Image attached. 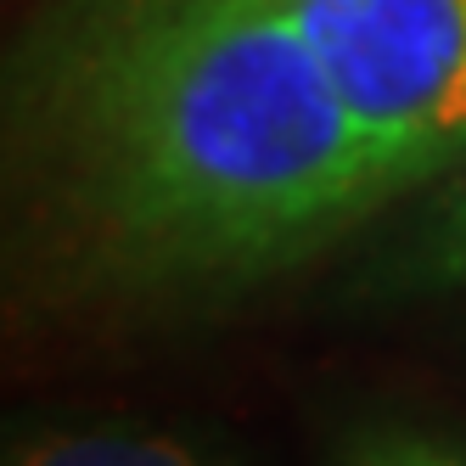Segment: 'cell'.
Here are the masks:
<instances>
[{"label":"cell","mask_w":466,"mask_h":466,"mask_svg":"<svg viewBox=\"0 0 466 466\" xmlns=\"http://www.w3.org/2000/svg\"><path fill=\"white\" fill-rule=\"evenodd\" d=\"M399 197L292 0H219L6 74V281L56 315L230 304Z\"/></svg>","instance_id":"6da1fadb"},{"label":"cell","mask_w":466,"mask_h":466,"mask_svg":"<svg viewBox=\"0 0 466 466\" xmlns=\"http://www.w3.org/2000/svg\"><path fill=\"white\" fill-rule=\"evenodd\" d=\"M405 191L466 147V0H292Z\"/></svg>","instance_id":"7a4b0ae2"},{"label":"cell","mask_w":466,"mask_h":466,"mask_svg":"<svg viewBox=\"0 0 466 466\" xmlns=\"http://www.w3.org/2000/svg\"><path fill=\"white\" fill-rule=\"evenodd\" d=\"M349 304H439L466 292V147L365 230L349 264Z\"/></svg>","instance_id":"3957f363"},{"label":"cell","mask_w":466,"mask_h":466,"mask_svg":"<svg viewBox=\"0 0 466 466\" xmlns=\"http://www.w3.org/2000/svg\"><path fill=\"white\" fill-rule=\"evenodd\" d=\"M0 466H242L197 427L141 416H12Z\"/></svg>","instance_id":"277c9868"},{"label":"cell","mask_w":466,"mask_h":466,"mask_svg":"<svg viewBox=\"0 0 466 466\" xmlns=\"http://www.w3.org/2000/svg\"><path fill=\"white\" fill-rule=\"evenodd\" d=\"M219 0H46L35 12V23L17 35L12 56H6V74H40L56 68L79 51H96L107 40L124 35H141V28L157 23H175L191 12H208Z\"/></svg>","instance_id":"5b68a950"},{"label":"cell","mask_w":466,"mask_h":466,"mask_svg":"<svg viewBox=\"0 0 466 466\" xmlns=\"http://www.w3.org/2000/svg\"><path fill=\"white\" fill-rule=\"evenodd\" d=\"M326 466H466V439L421 416L365 410L331 432Z\"/></svg>","instance_id":"8992f818"}]
</instances>
